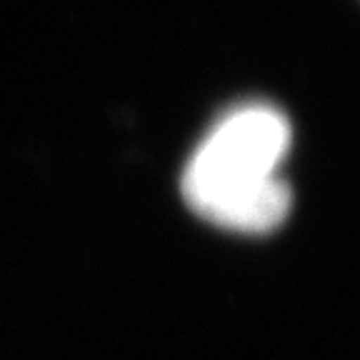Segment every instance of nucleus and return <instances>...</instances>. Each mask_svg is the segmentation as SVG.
I'll return each mask as SVG.
<instances>
[{"instance_id": "nucleus-1", "label": "nucleus", "mask_w": 360, "mask_h": 360, "mask_svg": "<svg viewBox=\"0 0 360 360\" xmlns=\"http://www.w3.org/2000/svg\"><path fill=\"white\" fill-rule=\"evenodd\" d=\"M290 138L288 118L276 108L233 110L191 158L183 175L186 202L225 231H276L290 210V188L281 175Z\"/></svg>"}]
</instances>
